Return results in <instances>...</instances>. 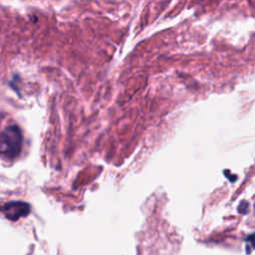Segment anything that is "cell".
I'll list each match as a JSON object with an SVG mask.
<instances>
[{
    "mask_svg": "<svg viewBox=\"0 0 255 255\" xmlns=\"http://www.w3.org/2000/svg\"><path fill=\"white\" fill-rule=\"evenodd\" d=\"M22 142L21 132L17 127H9L0 136V154L14 157L20 152Z\"/></svg>",
    "mask_w": 255,
    "mask_h": 255,
    "instance_id": "1",
    "label": "cell"
},
{
    "mask_svg": "<svg viewBox=\"0 0 255 255\" xmlns=\"http://www.w3.org/2000/svg\"><path fill=\"white\" fill-rule=\"evenodd\" d=\"M2 211L9 219L17 220L29 213V205L25 202H9L3 206Z\"/></svg>",
    "mask_w": 255,
    "mask_h": 255,
    "instance_id": "2",
    "label": "cell"
}]
</instances>
